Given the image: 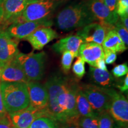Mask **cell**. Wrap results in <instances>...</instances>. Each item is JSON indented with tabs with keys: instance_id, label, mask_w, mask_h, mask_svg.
I'll use <instances>...</instances> for the list:
<instances>
[{
	"instance_id": "8992f818",
	"label": "cell",
	"mask_w": 128,
	"mask_h": 128,
	"mask_svg": "<svg viewBox=\"0 0 128 128\" xmlns=\"http://www.w3.org/2000/svg\"><path fill=\"white\" fill-rule=\"evenodd\" d=\"M92 109L97 113L108 111L111 102L109 89L92 84L81 86Z\"/></svg>"
},
{
	"instance_id": "7c38bea8",
	"label": "cell",
	"mask_w": 128,
	"mask_h": 128,
	"mask_svg": "<svg viewBox=\"0 0 128 128\" xmlns=\"http://www.w3.org/2000/svg\"><path fill=\"white\" fill-rule=\"evenodd\" d=\"M86 3L92 15L100 23L114 26L119 20L118 14L111 12L103 0H88Z\"/></svg>"
},
{
	"instance_id": "5bb4252c",
	"label": "cell",
	"mask_w": 128,
	"mask_h": 128,
	"mask_svg": "<svg viewBox=\"0 0 128 128\" xmlns=\"http://www.w3.org/2000/svg\"><path fill=\"white\" fill-rule=\"evenodd\" d=\"M0 82L27 83L28 80L20 65L14 58L1 67Z\"/></svg>"
},
{
	"instance_id": "74e56055",
	"label": "cell",
	"mask_w": 128,
	"mask_h": 128,
	"mask_svg": "<svg viewBox=\"0 0 128 128\" xmlns=\"http://www.w3.org/2000/svg\"><path fill=\"white\" fill-rule=\"evenodd\" d=\"M119 20L123 26L126 28V29L128 30V15L120 16Z\"/></svg>"
},
{
	"instance_id": "ba28073f",
	"label": "cell",
	"mask_w": 128,
	"mask_h": 128,
	"mask_svg": "<svg viewBox=\"0 0 128 128\" xmlns=\"http://www.w3.org/2000/svg\"><path fill=\"white\" fill-rule=\"evenodd\" d=\"M53 24L49 19L34 22H15L6 30L12 38L17 39H24L35 30L42 28H49Z\"/></svg>"
},
{
	"instance_id": "d590c367",
	"label": "cell",
	"mask_w": 128,
	"mask_h": 128,
	"mask_svg": "<svg viewBox=\"0 0 128 128\" xmlns=\"http://www.w3.org/2000/svg\"><path fill=\"white\" fill-rule=\"evenodd\" d=\"M96 67L98 68L101 70H104V71H108V68H107L106 64L104 61V59L102 58L97 60L96 64Z\"/></svg>"
},
{
	"instance_id": "8d00e7d4",
	"label": "cell",
	"mask_w": 128,
	"mask_h": 128,
	"mask_svg": "<svg viewBox=\"0 0 128 128\" xmlns=\"http://www.w3.org/2000/svg\"><path fill=\"white\" fill-rule=\"evenodd\" d=\"M8 113L6 111V108H5L4 103H3V100L2 98V95H1V90H0V117L4 116Z\"/></svg>"
},
{
	"instance_id": "f546056e",
	"label": "cell",
	"mask_w": 128,
	"mask_h": 128,
	"mask_svg": "<svg viewBox=\"0 0 128 128\" xmlns=\"http://www.w3.org/2000/svg\"><path fill=\"white\" fill-rule=\"evenodd\" d=\"M128 72V66L127 62L117 65L112 70V74L116 78L122 77L127 75Z\"/></svg>"
},
{
	"instance_id": "83f0119b",
	"label": "cell",
	"mask_w": 128,
	"mask_h": 128,
	"mask_svg": "<svg viewBox=\"0 0 128 128\" xmlns=\"http://www.w3.org/2000/svg\"><path fill=\"white\" fill-rule=\"evenodd\" d=\"M77 58V60L72 66V71L76 77L82 78L86 74L85 62L80 56Z\"/></svg>"
},
{
	"instance_id": "484cf974",
	"label": "cell",
	"mask_w": 128,
	"mask_h": 128,
	"mask_svg": "<svg viewBox=\"0 0 128 128\" xmlns=\"http://www.w3.org/2000/svg\"><path fill=\"white\" fill-rule=\"evenodd\" d=\"M61 59L62 69L65 73H68L71 69L72 63L74 58V56L72 53L68 51H65L62 53Z\"/></svg>"
},
{
	"instance_id": "603a6c76",
	"label": "cell",
	"mask_w": 128,
	"mask_h": 128,
	"mask_svg": "<svg viewBox=\"0 0 128 128\" xmlns=\"http://www.w3.org/2000/svg\"><path fill=\"white\" fill-rule=\"evenodd\" d=\"M28 128H59V125L52 118L42 116L35 119Z\"/></svg>"
},
{
	"instance_id": "6da1fadb",
	"label": "cell",
	"mask_w": 128,
	"mask_h": 128,
	"mask_svg": "<svg viewBox=\"0 0 128 128\" xmlns=\"http://www.w3.org/2000/svg\"><path fill=\"white\" fill-rule=\"evenodd\" d=\"M72 80L61 76H52L44 84L48 92V112L49 117L57 122L66 120L65 107L67 92Z\"/></svg>"
},
{
	"instance_id": "4dcf8cb0",
	"label": "cell",
	"mask_w": 128,
	"mask_h": 128,
	"mask_svg": "<svg viewBox=\"0 0 128 128\" xmlns=\"http://www.w3.org/2000/svg\"><path fill=\"white\" fill-rule=\"evenodd\" d=\"M80 118V116H78L60 123V125L59 126V128H80L78 124Z\"/></svg>"
},
{
	"instance_id": "9a60e30c",
	"label": "cell",
	"mask_w": 128,
	"mask_h": 128,
	"mask_svg": "<svg viewBox=\"0 0 128 128\" xmlns=\"http://www.w3.org/2000/svg\"><path fill=\"white\" fill-rule=\"evenodd\" d=\"M58 36L57 32L49 27L40 28L35 30L24 39L30 43L33 49L40 50Z\"/></svg>"
},
{
	"instance_id": "5b68a950",
	"label": "cell",
	"mask_w": 128,
	"mask_h": 128,
	"mask_svg": "<svg viewBox=\"0 0 128 128\" xmlns=\"http://www.w3.org/2000/svg\"><path fill=\"white\" fill-rule=\"evenodd\" d=\"M58 4L56 0H36L30 2L14 23L47 20Z\"/></svg>"
},
{
	"instance_id": "d6a6232c",
	"label": "cell",
	"mask_w": 128,
	"mask_h": 128,
	"mask_svg": "<svg viewBox=\"0 0 128 128\" xmlns=\"http://www.w3.org/2000/svg\"><path fill=\"white\" fill-rule=\"evenodd\" d=\"M104 61L107 64L114 63L117 60L116 53L111 51H104Z\"/></svg>"
},
{
	"instance_id": "7a4b0ae2",
	"label": "cell",
	"mask_w": 128,
	"mask_h": 128,
	"mask_svg": "<svg viewBox=\"0 0 128 128\" xmlns=\"http://www.w3.org/2000/svg\"><path fill=\"white\" fill-rule=\"evenodd\" d=\"M84 1L65 7L58 14L56 24L59 29L70 31L76 28H81L96 22Z\"/></svg>"
},
{
	"instance_id": "44dd1931",
	"label": "cell",
	"mask_w": 128,
	"mask_h": 128,
	"mask_svg": "<svg viewBox=\"0 0 128 128\" xmlns=\"http://www.w3.org/2000/svg\"><path fill=\"white\" fill-rule=\"evenodd\" d=\"M78 85L72 81L67 92L65 115L67 120L80 116L78 114L76 106V94Z\"/></svg>"
},
{
	"instance_id": "277c9868",
	"label": "cell",
	"mask_w": 128,
	"mask_h": 128,
	"mask_svg": "<svg viewBox=\"0 0 128 128\" xmlns=\"http://www.w3.org/2000/svg\"><path fill=\"white\" fill-rule=\"evenodd\" d=\"M23 70L28 81H37L44 76L46 55L44 52L25 54L19 52L14 58Z\"/></svg>"
},
{
	"instance_id": "f1b7e54d",
	"label": "cell",
	"mask_w": 128,
	"mask_h": 128,
	"mask_svg": "<svg viewBox=\"0 0 128 128\" xmlns=\"http://www.w3.org/2000/svg\"><path fill=\"white\" fill-rule=\"evenodd\" d=\"M116 12L119 17L128 15V0H118Z\"/></svg>"
},
{
	"instance_id": "3957f363",
	"label": "cell",
	"mask_w": 128,
	"mask_h": 128,
	"mask_svg": "<svg viewBox=\"0 0 128 128\" xmlns=\"http://www.w3.org/2000/svg\"><path fill=\"white\" fill-rule=\"evenodd\" d=\"M0 90L4 107L8 114L30 105L26 83L0 82Z\"/></svg>"
},
{
	"instance_id": "4fadbf2b",
	"label": "cell",
	"mask_w": 128,
	"mask_h": 128,
	"mask_svg": "<svg viewBox=\"0 0 128 128\" xmlns=\"http://www.w3.org/2000/svg\"><path fill=\"white\" fill-rule=\"evenodd\" d=\"M18 53L17 43L6 30H0V65L12 61Z\"/></svg>"
},
{
	"instance_id": "4316f807",
	"label": "cell",
	"mask_w": 128,
	"mask_h": 128,
	"mask_svg": "<svg viewBox=\"0 0 128 128\" xmlns=\"http://www.w3.org/2000/svg\"><path fill=\"white\" fill-rule=\"evenodd\" d=\"M114 30L126 47L128 45V30L123 26L119 18L114 25Z\"/></svg>"
},
{
	"instance_id": "9c48e42d",
	"label": "cell",
	"mask_w": 128,
	"mask_h": 128,
	"mask_svg": "<svg viewBox=\"0 0 128 128\" xmlns=\"http://www.w3.org/2000/svg\"><path fill=\"white\" fill-rule=\"evenodd\" d=\"M111 102L108 112L116 123H128V101L125 96L114 90L109 89Z\"/></svg>"
},
{
	"instance_id": "ffe728a7",
	"label": "cell",
	"mask_w": 128,
	"mask_h": 128,
	"mask_svg": "<svg viewBox=\"0 0 128 128\" xmlns=\"http://www.w3.org/2000/svg\"><path fill=\"white\" fill-rule=\"evenodd\" d=\"M76 106L78 114L81 117H95L98 113L92 109L88 101L83 92L81 86H78L76 94Z\"/></svg>"
},
{
	"instance_id": "60d3db41",
	"label": "cell",
	"mask_w": 128,
	"mask_h": 128,
	"mask_svg": "<svg viewBox=\"0 0 128 128\" xmlns=\"http://www.w3.org/2000/svg\"><path fill=\"white\" fill-rule=\"evenodd\" d=\"M5 0H0V6H2Z\"/></svg>"
},
{
	"instance_id": "7402d4cb",
	"label": "cell",
	"mask_w": 128,
	"mask_h": 128,
	"mask_svg": "<svg viewBox=\"0 0 128 128\" xmlns=\"http://www.w3.org/2000/svg\"><path fill=\"white\" fill-rule=\"evenodd\" d=\"M89 71L92 81L101 87H108L113 82V76L108 71L90 66Z\"/></svg>"
},
{
	"instance_id": "52a82bcc",
	"label": "cell",
	"mask_w": 128,
	"mask_h": 128,
	"mask_svg": "<svg viewBox=\"0 0 128 128\" xmlns=\"http://www.w3.org/2000/svg\"><path fill=\"white\" fill-rule=\"evenodd\" d=\"M112 29H114L113 25L94 22L83 27L76 34L84 43H94L102 45L107 33Z\"/></svg>"
},
{
	"instance_id": "2e32d148",
	"label": "cell",
	"mask_w": 128,
	"mask_h": 128,
	"mask_svg": "<svg viewBox=\"0 0 128 128\" xmlns=\"http://www.w3.org/2000/svg\"><path fill=\"white\" fill-rule=\"evenodd\" d=\"M35 1L36 0H5L2 5V20L14 22L22 16L27 6Z\"/></svg>"
},
{
	"instance_id": "f35d334b",
	"label": "cell",
	"mask_w": 128,
	"mask_h": 128,
	"mask_svg": "<svg viewBox=\"0 0 128 128\" xmlns=\"http://www.w3.org/2000/svg\"><path fill=\"white\" fill-rule=\"evenodd\" d=\"M128 124H120V123L115 122L113 128H128Z\"/></svg>"
},
{
	"instance_id": "ab89813d",
	"label": "cell",
	"mask_w": 128,
	"mask_h": 128,
	"mask_svg": "<svg viewBox=\"0 0 128 128\" xmlns=\"http://www.w3.org/2000/svg\"><path fill=\"white\" fill-rule=\"evenodd\" d=\"M3 20V8L2 6H0V22Z\"/></svg>"
},
{
	"instance_id": "836d02e7",
	"label": "cell",
	"mask_w": 128,
	"mask_h": 128,
	"mask_svg": "<svg viewBox=\"0 0 128 128\" xmlns=\"http://www.w3.org/2000/svg\"><path fill=\"white\" fill-rule=\"evenodd\" d=\"M106 6L108 8V9L112 12H116V3L118 0H103Z\"/></svg>"
},
{
	"instance_id": "ac0fdd59",
	"label": "cell",
	"mask_w": 128,
	"mask_h": 128,
	"mask_svg": "<svg viewBox=\"0 0 128 128\" xmlns=\"http://www.w3.org/2000/svg\"><path fill=\"white\" fill-rule=\"evenodd\" d=\"M84 43L82 39L77 34L70 35L60 39L52 46V49L58 54H62L68 51L73 54L74 57L79 56V49Z\"/></svg>"
},
{
	"instance_id": "1f68e13d",
	"label": "cell",
	"mask_w": 128,
	"mask_h": 128,
	"mask_svg": "<svg viewBox=\"0 0 128 128\" xmlns=\"http://www.w3.org/2000/svg\"><path fill=\"white\" fill-rule=\"evenodd\" d=\"M0 128H15L8 113L0 117Z\"/></svg>"
},
{
	"instance_id": "d4e9b609",
	"label": "cell",
	"mask_w": 128,
	"mask_h": 128,
	"mask_svg": "<svg viewBox=\"0 0 128 128\" xmlns=\"http://www.w3.org/2000/svg\"><path fill=\"white\" fill-rule=\"evenodd\" d=\"M78 124L80 128H98V116L95 117L80 116Z\"/></svg>"
},
{
	"instance_id": "e0dca14e",
	"label": "cell",
	"mask_w": 128,
	"mask_h": 128,
	"mask_svg": "<svg viewBox=\"0 0 128 128\" xmlns=\"http://www.w3.org/2000/svg\"><path fill=\"white\" fill-rule=\"evenodd\" d=\"M79 56L90 66L96 67L100 59H104V52L101 44L94 43H83L79 49Z\"/></svg>"
},
{
	"instance_id": "b9f144b4",
	"label": "cell",
	"mask_w": 128,
	"mask_h": 128,
	"mask_svg": "<svg viewBox=\"0 0 128 128\" xmlns=\"http://www.w3.org/2000/svg\"><path fill=\"white\" fill-rule=\"evenodd\" d=\"M1 67H2V66H1V65H0V71H1Z\"/></svg>"
},
{
	"instance_id": "e575fe53",
	"label": "cell",
	"mask_w": 128,
	"mask_h": 128,
	"mask_svg": "<svg viewBox=\"0 0 128 128\" xmlns=\"http://www.w3.org/2000/svg\"><path fill=\"white\" fill-rule=\"evenodd\" d=\"M119 90L122 92H128V75H126V77L124 78V83L122 86H117Z\"/></svg>"
},
{
	"instance_id": "d6986e66",
	"label": "cell",
	"mask_w": 128,
	"mask_h": 128,
	"mask_svg": "<svg viewBox=\"0 0 128 128\" xmlns=\"http://www.w3.org/2000/svg\"><path fill=\"white\" fill-rule=\"evenodd\" d=\"M102 46L104 52L111 51L114 53L124 52L128 48L114 29L110 30L107 33Z\"/></svg>"
},
{
	"instance_id": "8fae6325",
	"label": "cell",
	"mask_w": 128,
	"mask_h": 128,
	"mask_svg": "<svg viewBox=\"0 0 128 128\" xmlns=\"http://www.w3.org/2000/svg\"><path fill=\"white\" fill-rule=\"evenodd\" d=\"M26 84L29 96L30 104L39 110H46L48 111L49 96L45 86L36 81H28Z\"/></svg>"
},
{
	"instance_id": "cb8c5ba5",
	"label": "cell",
	"mask_w": 128,
	"mask_h": 128,
	"mask_svg": "<svg viewBox=\"0 0 128 128\" xmlns=\"http://www.w3.org/2000/svg\"><path fill=\"white\" fill-rule=\"evenodd\" d=\"M98 128H113L114 121L108 111L98 113Z\"/></svg>"
},
{
	"instance_id": "30bf717a",
	"label": "cell",
	"mask_w": 128,
	"mask_h": 128,
	"mask_svg": "<svg viewBox=\"0 0 128 128\" xmlns=\"http://www.w3.org/2000/svg\"><path fill=\"white\" fill-rule=\"evenodd\" d=\"M9 116L15 128H28L37 118L49 117V114L46 110H39L30 104L28 108L10 113Z\"/></svg>"
}]
</instances>
